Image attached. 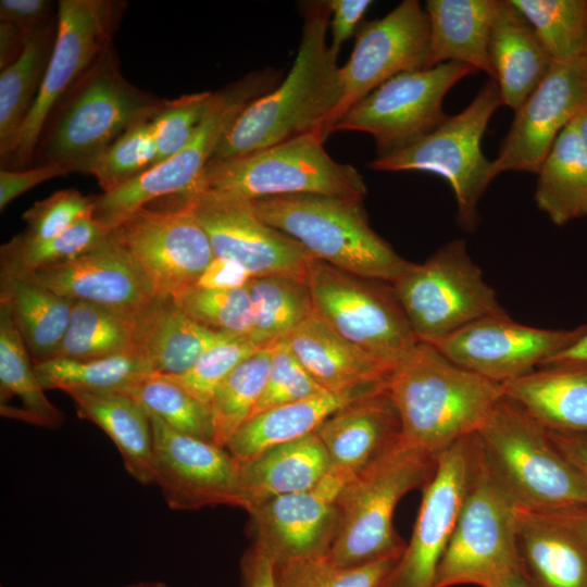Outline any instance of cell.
I'll list each match as a JSON object with an SVG mask.
<instances>
[{
    "instance_id": "cell-1",
    "label": "cell",
    "mask_w": 587,
    "mask_h": 587,
    "mask_svg": "<svg viewBox=\"0 0 587 587\" xmlns=\"http://www.w3.org/2000/svg\"><path fill=\"white\" fill-rule=\"evenodd\" d=\"M302 13L300 43L288 74L239 113L211 161L243 155L314 130L323 134L342 97L340 67L326 41L329 3L310 1L302 5Z\"/></svg>"
},
{
    "instance_id": "cell-2",
    "label": "cell",
    "mask_w": 587,
    "mask_h": 587,
    "mask_svg": "<svg viewBox=\"0 0 587 587\" xmlns=\"http://www.w3.org/2000/svg\"><path fill=\"white\" fill-rule=\"evenodd\" d=\"M401 421V440L438 458L476 433L503 397L501 383L451 362L420 341L387 383Z\"/></svg>"
},
{
    "instance_id": "cell-3",
    "label": "cell",
    "mask_w": 587,
    "mask_h": 587,
    "mask_svg": "<svg viewBox=\"0 0 587 587\" xmlns=\"http://www.w3.org/2000/svg\"><path fill=\"white\" fill-rule=\"evenodd\" d=\"M487 469L522 511L587 510V485L547 429L504 396L475 433Z\"/></svg>"
},
{
    "instance_id": "cell-4",
    "label": "cell",
    "mask_w": 587,
    "mask_h": 587,
    "mask_svg": "<svg viewBox=\"0 0 587 587\" xmlns=\"http://www.w3.org/2000/svg\"><path fill=\"white\" fill-rule=\"evenodd\" d=\"M164 103L123 77L109 46L61 100L41 145L40 165L90 174L109 147L134 125L153 118Z\"/></svg>"
},
{
    "instance_id": "cell-5",
    "label": "cell",
    "mask_w": 587,
    "mask_h": 587,
    "mask_svg": "<svg viewBox=\"0 0 587 587\" xmlns=\"http://www.w3.org/2000/svg\"><path fill=\"white\" fill-rule=\"evenodd\" d=\"M251 202L267 225L348 273L391 284L411 265L371 228L363 199L298 193Z\"/></svg>"
},
{
    "instance_id": "cell-6",
    "label": "cell",
    "mask_w": 587,
    "mask_h": 587,
    "mask_svg": "<svg viewBox=\"0 0 587 587\" xmlns=\"http://www.w3.org/2000/svg\"><path fill=\"white\" fill-rule=\"evenodd\" d=\"M437 459L401 440L351 478L337 498L338 525L327 559L340 566L399 559L405 544L392 524L395 509L407 492L428 484Z\"/></svg>"
},
{
    "instance_id": "cell-7",
    "label": "cell",
    "mask_w": 587,
    "mask_h": 587,
    "mask_svg": "<svg viewBox=\"0 0 587 587\" xmlns=\"http://www.w3.org/2000/svg\"><path fill=\"white\" fill-rule=\"evenodd\" d=\"M324 141L322 132L314 130L243 155L210 161L195 190L246 200L298 193L363 199L362 175L352 165L335 161Z\"/></svg>"
},
{
    "instance_id": "cell-8",
    "label": "cell",
    "mask_w": 587,
    "mask_h": 587,
    "mask_svg": "<svg viewBox=\"0 0 587 587\" xmlns=\"http://www.w3.org/2000/svg\"><path fill=\"white\" fill-rule=\"evenodd\" d=\"M502 105L495 79L479 89L472 102L435 130L392 153L369 163L373 171L427 172L445 178L457 200L459 224L467 232L479 223L478 202L496 178L492 161L482 151V138L497 109Z\"/></svg>"
},
{
    "instance_id": "cell-9",
    "label": "cell",
    "mask_w": 587,
    "mask_h": 587,
    "mask_svg": "<svg viewBox=\"0 0 587 587\" xmlns=\"http://www.w3.org/2000/svg\"><path fill=\"white\" fill-rule=\"evenodd\" d=\"M276 77L270 71L251 73L215 91L188 143L139 177L96 197L93 217L109 232L153 200L193 191L227 128L251 101L271 90Z\"/></svg>"
},
{
    "instance_id": "cell-10",
    "label": "cell",
    "mask_w": 587,
    "mask_h": 587,
    "mask_svg": "<svg viewBox=\"0 0 587 587\" xmlns=\"http://www.w3.org/2000/svg\"><path fill=\"white\" fill-rule=\"evenodd\" d=\"M391 286L414 334L424 342L485 316L507 314L462 239L447 242L422 264L411 263Z\"/></svg>"
},
{
    "instance_id": "cell-11",
    "label": "cell",
    "mask_w": 587,
    "mask_h": 587,
    "mask_svg": "<svg viewBox=\"0 0 587 587\" xmlns=\"http://www.w3.org/2000/svg\"><path fill=\"white\" fill-rule=\"evenodd\" d=\"M307 284L322 319L388 367L394 370L421 341L390 283L361 277L314 259Z\"/></svg>"
},
{
    "instance_id": "cell-12",
    "label": "cell",
    "mask_w": 587,
    "mask_h": 587,
    "mask_svg": "<svg viewBox=\"0 0 587 587\" xmlns=\"http://www.w3.org/2000/svg\"><path fill=\"white\" fill-rule=\"evenodd\" d=\"M520 511L487 469L477 446L475 471L438 565L434 587H487L520 567L516 551Z\"/></svg>"
},
{
    "instance_id": "cell-13",
    "label": "cell",
    "mask_w": 587,
    "mask_h": 587,
    "mask_svg": "<svg viewBox=\"0 0 587 587\" xmlns=\"http://www.w3.org/2000/svg\"><path fill=\"white\" fill-rule=\"evenodd\" d=\"M477 71L458 62L399 74L355 103L332 128L370 134L376 157L398 151L428 135L448 115L442 103L448 91Z\"/></svg>"
},
{
    "instance_id": "cell-14",
    "label": "cell",
    "mask_w": 587,
    "mask_h": 587,
    "mask_svg": "<svg viewBox=\"0 0 587 587\" xmlns=\"http://www.w3.org/2000/svg\"><path fill=\"white\" fill-rule=\"evenodd\" d=\"M121 4L108 0H60L51 55L33 108L21 128L8 161L26 166L46 124L74 84L110 46Z\"/></svg>"
},
{
    "instance_id": "cell-15",
    "label": "cell",
    "mask_w": 587,
    "mask_h": 587,
    "mask_svg": "<svg viewBox=\"0 0 587 587\" xmlns=\"http://www.w3.org/2000/svg\"><path fill=\"white\" fill-rule=\"evenodd\" d=\"M171 209L145 205L110 230L158 298L176 299L192 288L213 260L209 238L180 196Z\"/></svg>"
},
{
    "instance_id": "cell-16",
    "label": "cell",
    "mask_w": 587,
    "mask_h": 587,
    "mask_svg": "<svg viewBox=\"0 0 587 587\" xmlns=\"http://www.w3.org/2000/svg\"><path fill=\"white\" fill-rule=\"evenodd\" d=\"M428 15L417 0H403L385 16L361 23L348 62L340 66L341 100L323 136L360 100L390 78L429 67Z\"/></svg>"
},
{
    "instance_id": "cell-17",
    "label": "cell",
    "mask_w": 587,
    "mask_h": 587,
    "mask_svg": "<svg viewBox=\"0 0 587 587\" xmlns=\"http://www.w3.org/2000/svg\"><path fill=\"white\" fill-rule=\"evenodd\" d=\"M180 197L205 232L214 257L239 262L254 277L307 282L314 258L296 240L263 222L251 200L209 190Z\"/></svg>"
},
{
    "instance_id": "cell-18",
    "label": "cell",
    "mask_w": 587,
    "mask_h": 587,
    "mask_svg": "<svg viewBox=\"0 0 587 587\" xmlns=\"http://www.w3.org/2000/svg\"><path fill=\"white\" fill-rule=\"evenodd\" d=\"M477 462L475 433L438 455L412 536L379 587H434Z\"/></svg>"
},
{
    "instance_id": "cell-19",
    "label": "cell",
    "mask_w": 587,
    "mask_h": 587,
    "mask_svg": "<svg viewBox=\"0 0 587 587\" xmlns=\"http://www.w3.org/2000/svg\"><path fill=\"white\" fill-rule=\"evenodd\" d=\"M546 329L514 322L508 314L479 319L430 344L457 365L503 383L545 365L585 332Z\"/></svg>"
},
{
    "instance_id": "cell-20",
    "label": "cell",
    "mask_w": 587,
    "mask_h": 587,
    "mask_svg": "<svg viewBox=\"0 0 587 587\" xmlns=\"http://www.w3.org/2000/svg\"><path fill=\"white\" fill-rule=\"evenodd\" d=\"M154 484L172 510L241 508L239 463L226 448L179 433L150 414Z\"/></svg>"
},
{
    "instance_id": "cell-21",
    "label": "cell",
    "mask_w": 587,
    "mask_h": 587,
    "mask_svg": "<svg viewBox=\"0 0 587 587\" xmlns=\"http://www.w3.org/2000/svg\"><path fill=\"white\" fill-rule=\"evenodd\" d=\"M587 107V59L553 62L546 77L515 110L499 153L496 177L507 171L538 172L561 132Z\"/></svg>"
},
{
    "instance_id": "cell-22",
    "label": "cell",
    "mask_w": 587,
    "mask_h": 587,
    "mask_svg": "<svg viewBox=\"0 0 587 587\" xmlns=\"http://www.w3.org/2000/svg\"><path fill=\"white\" fill-rule=\"evenodd\" d=\"M351 478L333 469L312 489L266 500L248 511L249 532L274 563L326 557L337 525V498Z\"/></svg>"
},
{
    "instance_id": "cell-23",
    "label": "cell",
    "mask_w": 587,
    "mask_h": 587,
    "mask_svg": "<svg viewBox=\"0 0 587 587\" xmlns=\"http://www.w3.org/2000/svg\"><path fill=\"white\" fill-rule=\"evenodd\" d=\"M28 275L62 297L138 319L159 299L141 270L110 234L88 252Z\"/></svg>"
},
{
    "instance_id": "cell-24",
    "label": "cell",
    "mask_w": 587,
    "mask_h": 587,
    "mask_svg": "<svg viewBox=\"0 0 587 587\" xmlns=\"http://www.w3.org/2000/svg\"><path fill=\"white\" fill-rule=\"evenodd\" d=\"M586 512L520 511L519 565L533 587H587Z\"/></svg>"
},
{
    "instance_id": "cell-25",
    "label": "cell",
    "mask_w": 587,
    "mask_h": 587,
    "mask_svg": "<svg viewBox=\"0 0 587 587\" xmlns=\"http://www.w3.org/2000/svg\"><path fill=\"white\" fill-rule=\"evenodd\" d=\"M315 434L330 469L353 478L401 441V421L386 386L336 410Z\"/></svg>"
},
{
    "instance_id": "cell-26",
    "label": "cell",
    "mask_w": 587,
    "mask_h": 587,
    "mask_svg": "<svg viewBox=\"0 0 587 587\" xmlns=\"http://www.w3.org/2000/svg\"><path fill=\"white\" fill-rule=\"evenodd\" d=\"M286 340L322 388L352 399L387 386L392 369L344 338L315 311Z\"/></svg>"
},
{
    "instance_id": "cell-27",
    "label": "cell",
    "mask_w": 587,
    "mask_h": 587,
    "mask_svg": "<svg viewBox=\"0 0 587 587\" xmlns=\"http://www.w3.org/2000/svg\"><path fill=\"white\" fill-rule=\"evenodd\" d=\"M501 386L545 429L587 434V363L544 365Z\"/></svg>"
},
{
    "instance_id": "cell-28",
    "label": "cell",
    "mask_w": 587,
    "mask_h": 587,
    "mask_svg": "<svg viewBox=\"0 0 587 587\" xmlns=\"http://www.w3.org/2000/svg\"><path fill=\"white\" fill-rule=\"evenodd\" d=\"M330 470L327 451L313 433L272 447L239 464L241 509L314 488Z\"/></svg>"
},
{
    "instance_id": "cell-29",
    "label": "cell",
    "mask_w": 587,
    "mask_h": 587,
    "mask_svg": "<svg viewBox=\"0 0 587 587\" xmlns=\"http://www.w3.org/2000/svg\"><path fill=\"white\" fill-rule=\"evenodd\" d=\"M489 58L501 102L513 111L536 89L553 64L534 28L511 0H498Z\"/></svg>"
},
{
    "instance_id": "cell-30",
    "label": "cell",
    "mask_w": 587,
    "mask_h": 587,
    "mask_svg": "<svg viewBox=\"0 0 587 587\" xmlns=\"http://www.w3.org/2000/svg\"><path fill=\"white\" fill-rule=\"evenodd\" d=\"M497 9L498 0H427L429 67L458 62L495 79L489 38Z\"/></svg>"
},
{
    "instance_id": "cell-31",
    "label": "cell",
    "mask_w": 587,
    "mask_h": 587,
    "mask_svg": "<svg viewBox=\"0 0 587 587\" xmlns=\"http://www.w3.org/2000/svg\"><path fill=\"white\" fill-rule=\"evenodd\" d=\"M80 419L100 427L114 442L128 474L142 485L154 483L153 434L148 411L121 392L70 390Z\"/></svg>"
},
{
    "instance_id": "cell-32",
    "label": "cell",
    "mask_w": 587,
    "mask_h": 587,
    "mask_svg": "<svg viewBox=\"0 0 587 587\" xmlns=\"http://www.w3.org/2000/svg\"><path fill=\"white\" fill-rule=\"evenodd\" d=\"M3 305L34 363L54 358L70 324L75 301L62 297L32 275H1Z\"/></svg>"
},
{
    "instance_id": "cell-33",
    "label": "cell",
    "mask_w": 587,
    "mask_h": 587,
    "mask_svg": "<svg viewBox=\"0 0 587 587\" xmlns=\"http://www.w3.org/2000/svg\"><path fill=\"white\" fill-rule=\"evenodd\" d=\"M234 336L208 328L190 317L171 298H159L140 319L139 348L154 374L180 375L213 345Z\"/></svg>"
},
{
    "instance_id": "cell-34",
    "label": "cell",
    "mask_w": 587,
    "mask_h": 587,
    "mask_svg": "<svg viewBox=\"0 0 587 587\" xmlns=\"http://www.w3.org/2000/svg\"><path fill=\"white\" fill-rule=\"evenodd\" d=\"M351 400L324 394L270 408L249 417L225 448L239 464L245 463L272 447L315 433L332 413Z\"/></svg>"
},
{
    "instance_id": "cell-35",
    "label": "cell",
    "mask_w": 587,
    "mask_h": 587,
    "mask_svg": "<svg viewBox=\"0 0 587 587\" xmlns=\"http://www.w3.org/2000/svg\"><path fill=\"white\" fill-rule=\"evenodd\" d=\"M537 175L535 201L552 223L587 216V151L575 121L558 136Z\"/></svg>"
},
{
    "instance_id": "cell-36",
    "label": "cell",
    "mask_w": 587,
    "mask_h": 587,
    "mask_svg": "<svg viewBox=\"0 0 587 587\" xmlns=\"http://www.w3.org/2000/svg\"><path fill=\"white\" fill-rule=\"evenodd\" d=\"M57 34L51 23L26 34L20 57L0 74V152L7 162L37 98Z\"/></svg>"
},
{
    "instance_id": "cell-37",
    "label": "cell",
    "mask_w": 587,
    "mask_h": 587,
    "mask_svg": "<svg viewBox=\"0 0 587 587\" xmlns=\"http://www.w3.org/2000/svg\"><path fill=\"white\" fill-rule=\"evenodd\" d=\"M8 310L0 305V405L18 398L21 407L0 412L3 417L54 429L63 413L45 396L34 362Z\"/></svg>"
},
{
    "instance_id": "cell-38",
    "label": "cell",
    "mask_w": 587,
    "mask_h": 587,
    "mask_svg": "<svg viewBox=\"0 0 587 587\" xmlns=\"http://www.w3.org/2000/svg\"><path fill=\"white\" fill-rule=\"evenodd\" d=\"M34 370L45 390L59 389L64 392H122L139 378L154 374L140 348L92 360L53 358L34 363Z\"/></svg>"
},
{
    "instance_id": "cell-39",
    "label": "cell",
    "mask_w": 587,
    "mask_h": 587,
    "mask_svg": "<svg viewBox=\"0 0 587 587\" xmlns=\"http://www.w3.org/2000/svg\"><path fill=\"white\" fill-rule=\"evenodd\" d=\"M140 319L75 301L66 334L54 358L92 360L138 349Z\"/></svg>"
},
{
    "instance_id": "cell-40",
    "label": "cell",
    "mask_w": 587,
    "mask_h": 587,
    "mask_svg": "<svg viewBox=\"0 0 587 587\" xmlns=\"http://www.w3.org/2000/svg\"><path fill=\"white\" fill-rule=\"evenodd\" d=\"M254 325L252 339L268 345L288 337L315 312L307 282L290 277H253L247 285Z\"/></svg>"
},
{
    "instance_id": "cell-41",
    "label": "cell",
    "mask_w": 587,
    "mask_h": 587,
    "mask_svg": "<svg viewBox=\"0 0 587 587\" xmlns=\"http://www.w3.org/2000/svg\"><path fill=\"white\" fill-rule=\"evenodd\" d=\"M273 346H263L245 359L215 389L210 403L215 445L225 448L251 416L266 386Z\"/></svg>"
},
{
    "instance_id": "cell-42",
    "label": "cell",
    "mask_w": 587,
    "mask_h": 587,
    "mask_svg": "<svg viewBox=\"0 0 587 587\" xmlns=\"http://www.w3.org/2000/svg\"><path fill=\"white\" fill-rule=\"evenodd\" d=\"M553 62L587 59V0H511Z\"/></svg>"
},
{
    "instance_id": "cell-43",
    "label": "cell",
    "mask_w": 587,
    "mask_h": 587,
    "mask_svg": "<svg viewBox=\"0 0 587 587\" xmlns=\"http://www.w3.org/2000/svg\"><path fill=\"white\" fill-rule=\"evenodd\" d=\"M109 234L89 216L50 239L29 240L17 235L1 247V275L30 274L71 261L97 247Z\"/></svg>"
},
{
    "instance_id": "cell-44",
    "label": "cell",
    "mask_w": 587,
    "mask_h": 587,
    "mask_svg": "<svg viewBox=\"0 0 587 587\" xmlns=\"http://www.w3.org/2000/svg\"><path fill=\"white\" fill-rule=\"evenodd\" d=\"M121 394L139 402L150 414L173 429L213 442L214 428L209 405L161 374H149Z\"/></svg>"
},
{
    "instance_id": "cell-45",
    "label": "cell",
    "mask_w": 587,
    "mask_h": 587,
    "mask_svg": "<svg viewBox=\"0 0 587 587\" xmlns=\"http://www.w3.org/2000/svg\"><path fill=\"white\" fill-rule=\"evenodd\" d=\"M398 559L340 566L327 557L274 563L276 587H379Z\"/></svg>"
},
{
    "instance_id": "cell-46",
    "label": "cell",
    "mask_w": 587,
    "mask_h": 587,
    "mask_svg": "<svg viewBox=\"0 0 587 587\" xmlns=\"http://www.w3.org/2000/svg\"><path fill=\"white\" fill-rule=\"evenodd\" d=\"M174 301L188 317L208 328L252 339L254 314L247 287L230 290L192 287Z\"/></svg>"
},
{
    "instance_id": "cell-47",
    "label": "cell",
    "mask_w": 587,
    "mask_h": 587,
    "mask_svg": "<svg viewBox=\"0 0 587 587\" xmlns=\"http://www.w3.org/2000/svg\"><path fill=\"white\" fill-rule=\"evenodd\" d=\"M151 120L130 127L99 158L90 174L110 192L149 171L157 163Z\"/></svg>"
},
{
    "instance_id": "cell-48",
    "label": "cell",
    "mask_w": 587,
    "mask_h": 587,
    "mask_svg": "<svg viewBox=\"0 0 587 587\" xmlns=\"http://www.w3.org/2000/svg\"><path fill=\"white\" fill-rule=\"evenodd\" d=\"M262 347L249 337L234 335L209 348L188 372L163 376L210 407L217 386L237 365Z\"/></svg>"
},
{
    "instance_id": "cell-49",
    "label": "cell",
    "mask_w": 587,
    "mask_h": 587,
    "mask_svg": "<svg viewBox=\"0 0 587 587\" xmlns=\"http://www.w3.org/2000/svg\"><path fill=\"white\" fill-rule=\"evenodd\" d=\"M324 394L329 392L304 369L284 338L274 342L266 386L251 416L273 407Z\"/></svg>"
},
{
    "instance_id": "cell-50",
    "label": "cell",
    "mask_w": 587,
    "mask_h": 587,
    "mask_svg": "<svg viewBox=\"0 0 587 587\" xmlns=\"http://www.w3.org/2000/svg\"><path fill=\"white\" fill-rule=\"evenodd\" d=\"M214 92L184 95L165 101L152 118V134L157 147V164L182 150L195 134L205 114Z\"/></svg>"
},
{
    "instance_id": "cell-51",
    "label": "cell",
    "mask_w": 587,
    "mask_h": 587,
    "mask_svg": "<svg viewBox=\"0 0 587 587\" xmlns=\"http://www.w3.org/2000/svg\"><path fill=\"white\" fill-rule=\"evenodd\" d=\"M95 201L96 197H86L75 189L59 190L23 213L26 229L20 236L29 240L53 238L78 221L93 216Z\"/></svg>"
},
{
    "instance_id": "cell-52",
    "label": "cell",
    "mask_w": 587,
    "mask_h": 587,
    "mask_svg": "<svg viewBox=\"0 0 587 587\" xmlns=\"http://www.w3.org/2000/svg\"><path fill=\"white\" fill-rule=\"evenodd\" d=\"M72 171L60 164H43L29 170L0 171V210L39 184L63 176Z\"/></svg>"
},
{
    "instance_id": "cell-53",
    "label": "cell",
    "mask_w": 587,
    "mask_h": 587,
    "mask_svg": "<svg viewBox=\"0 0 587 587\" xmlns=\"http://www.w3.org/2000/svg\"><path fill=\"white\" fill-rule=\"evenodd\" d=\"M329 26L332 30V42L329 49L337 57L345 41L357 33L361 25V20L369 7L370 0H330Z\"/></svg>"
},
{
    "instance_id": "cell-54",
    "label": "cell",
    "mask_w": 587,
    "mask_h": 587,
    "mask_svg": "<svg viewBox=\"0 0 587 587\" xmlns=\"http://www.w3.org/2000/svg\"><path fill=\"white\" fill-rule=\"evenodd\" d=\"M48 0H1L0 22L13 24L24 33L48 25L52 13Z\"/></svg>"
},
{
    "instance_id": "cell-55",
    "label": "cell",
    "mask_w": 587,
    "mask_h": 587,
    "mask_svg": "<svg viewBox=\"0 0 587 587\" xmlns=\"http://www.w3.org/2000/svg\"><path fill=\"white\" fill-rule=\"evenodd\" d=\"M254 276L237 261L214 257L196 282V288L230 290L247 287Z\"/></svg>"
},
{
    "instance_id": "cell-56",
    "label": "cell",
    "mask_w": 587,
    "mask_h": 587,
    "mask_svg": "<svg viewBox=\"0 0 587 587\" xmlns=\"http://www.w3.org/2000/svg\"><path fill=\"white\" fill-rule=\"evenodd\" d=\"M242 587H276L274 561L259 545H252L240 560Z\"/></svg>"
},
{
    "instance_id": "cell-57",
    "label": "cell",
    "mask_w": 587,
    "mask_h": 587,
    "mask_svg": "<svg viewBox=\"0 0 587 587\" xmlns=\"http://www.w3.org/2000/svg\"><path fill=\"white\" fill-rule=\"evenodd\" d=\"M547 432L557 449L576 469L587 485V434Z\"/></svg>"
},
{
    "instance_id": "cell-58",
    "label": "cell",
    "mask_w": 587,
    "mask_h": 587,
    "mask_svg": "<svg viewBox=\"0 0 587 587\" xmlns=\"http://www.w3.org/2000/svg\"><path fill=\"white\" fill-rule=\"evenodd\" d=\"M26 34L13 24L0 22V67L12 64L24 49Z\"/></svg>"
},
{
    "instance_id": "cell-59",
    "label": "cell",
    "mask_w": 587,
    "mask_h": 587,
    "mask_svg": "<svg viewBox=\"0 0 587 587\" xmlns=\"http://www.w3.org/2000/svg\"><path fill=\"white\" fill-rule=\"evenodd\" d=\"M564 362L587 363V330L571 346L552 357L545 365Z\"/></svg>"
},
{
    "instance_id": "cell-60",
    "label": "cell",
    "mask_w": 587,
    "mask_h": 587,
    "mask_svg": "<svg viewBox=\"0 0 587 587\" xmlns=\"http://www.w3.org/2000/svg\"><path fill=\"white\" fill-rule=\"evenodd\" d=\"M487 587H533L523 575L520 567L500 576Z\"/></svg>"
},
{
    "instance_id": "cell-61",
    "label": "cell",
    "mask_w": 587,
    "mask_h": 587,
    "mask_svg": "<svg viewBox=\"0 0 587 587\" xmlns=\"http://www.w3.org/2000/svg\"><path fill=\"white\" fill-rule=\"evenodd\" d=\"M582 142L587 151V107L574 118Z\"/></svg>"
},
{
    "instance_id": "cell-62",
    "label": "cell",
    "mask_w": 587,
    "mask_h": 587,
    "mask_svg": "<svg viewBox=\"0 0 587 587\" xmlns=\"http://www.w3.org/2000/svg\"><path fill=\"white\" fill-rule=\"evenodd\" d=\"M122 587H170V586L166 583L161 582V580H140V582L129 583Z\"/></svg>"
},
{
    "instance_id": "cell-63",
    "label": "cell",
    "mask_w": 587,
    "mask_h": 587,
    "mask_svg": "<svg viewBox=\"0 0 587 587\" xmlns=\"http://www.w3.org/2000/svg\"><path fill=\"white\" fill-rule=\"evenodd\" d=\"M586 516H587V512H586Z\"/></svg>"
}]
</instances>
